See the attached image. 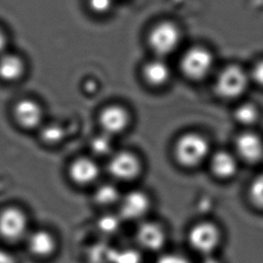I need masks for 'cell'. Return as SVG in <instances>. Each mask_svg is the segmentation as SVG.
Listing matches in <instances>:
<instances>
[{
  "instance_id": "6da1fadb",
  "label": "cell",
  "mask_w": 263,
  "mask_h": 263,
  "mask_svg": "<svg viewBox=\"0 0 263 263\" xmlns=\"http://www.w3.org/2000/svg\"><path fill=\"white\" fill-rule=\"evenodd\" d=\"M189 247L199 257L217 254L224 242V234L215 222L203 220L197 222L187 232Z\"/></svg>"
},
{
  "instance_id": "7a4b0ae2",
  "label": "cell",
  "mask_w": 263,
  "mask_h": 263,
  "mask_svg": "<svg viewBox=\"0 0 263 263\" xmlns=\"http://www.w3.org/2000/svg\"><path fill=\"white\" fill-rule=\"evenodd\" d=\"M182 32L180 25L170 19L156 22L147 32V43L158 56H166L177 49L181 43Z\"/></svg>"
},
{
  "instance_id": "3957f363",
  "label": "cell",
  "mask_w": 263,
  "mask_h": 263,
  "mask_svg": "<svg viewBox=\"0 0 263 263\" xmlns=\"http://www.w3.org/2000/svg\"><path fill=\"white\" fill-rule=\"evenodd\" d=\"M134 232L135 246L142 253L160 254L167 246L168 232L157 221L143 220L138 223Z\"/></svg>"
},
{
  "instance_id": "277c9868",
  "label": "cell",
  "mask_w": 263,
  "mask_h": 263,
  "mask_svg": "<svg viewBox=\"0 0 263 263\" xmlns=\"http://www.w3.org/2000/svg\"><path fill=\"white\" fill-rule=\"evenodd\" d=\"M210 144L203 136L188 133L181 136L175 145L178 162L185 167H196L206 160Z\"/></svg>"
},
{
  "instance_id": "5b68a950",
  "label": "cell",
  "mask_w": 263,
  "mask_h": 263,
  "mask_svg": "<svg viewBox=\"0 0 263 263\" xmlns=\"http://www.w3.org/2000/svg\"><path fill=\"white\" fill-rule=\"evenodd\" d=\"M250 82L249 73L237 65H230L217 77L215 89L224 99H236L246 92Z\"/></svg>"
},
{
  "instance_id": "8992f818",
  "label": "cell",
  "mask_w": 263,
  "mask_h": 263,
  "mask_svg": "<svg viewBox=\"0 0 263 263\" xmlns=\"http://www.w3.org/2000/svg\"><path fill=\"white\" fill-rule=\"evenodd\" d=\"M213 66V54L205 47H192L185 51L181 58V71L192 80H200L206 78Z\"/></svg>"
},
{
  "instance_id": "52a82bcc",
  "label": "cell",
  "mask_w": 263,
  "mask_h": 263,
  "mask_svg": "<svg viewBox=\"0 0 263 263\" xmlns=\"http://www.w3.org/2000/svg\"><path fill=\"white\" fill-rule=\"evenodd\" d=\"M151 202L148 196L140 191L128 192L120 201L119 216L127 222L139 223L146 220L149 212Z\"/></svg>"
},
{
  "instance_id": "ba28073f",
  "label": "cell",
  "mask_w": 263,
  "mask_h": 263,
  "mask_svg": "<svg viewBox=\"0 0 263 263\" xmlns=\"http://www.w3.org/2000/svg\"><path fill=\"white\" fill-rule=\"evenodd\" d=\"M28 221L25 214L15 208H9L0 215V235L9 241L22 238L27 231Z\"/></svg>"
},
{
  "instance_id": "9c48e42d",
  "label": "cell",
  "mask_w": 263,
  "mask_h": 263,
  "mask_svg": "<svg viewBox=\"0 0 263 263\" xmlns=\"http://www.w3.org/2000/svg\"><path fill=\"white\" fill-rule=\"evenodd\" d=\"M108 169L110 175L120 181H132L140 173L141 164L139 158L129 152H119L110 158Z\"/></svg>"
},
{
  "instance_id": "30bf717a",
  "label": "cell",
  "mask_w": 263,
  "mask_h": 263,
  "mask_svg": "<svg viewBox=\"0 0 263 263\" xmlns=\"http://www.w3.org/2000/svg\"><path fill=\"white\" fill-rule=\"evenodd\" d=\"M235 148L239 157L247 163H258L263 158V140L254 132H246L239 135Z\"/></svg>"
},
{
  "instance_id": "8fae6325",
  "label": "cell",
  "mask_w": 263,
  "mask_h": 263,
  "mask_svg": "<svg viewBox=\"0 0 263 263\" xmlns=\"http://www.w3.org/2000/svg\"><path fill=\"white\" fill-rule=\"evenodd\" d=\"M129 115L123 107L111 105L101 112L100 124L104 133L115 135L123 132L128 127Z\"/></svg>"
},
{
  "instance_id": "7c38bea8",
  "label": "cell",
  "mask_w": 263,
  "mask_h": 263,
  "mask_svg": "<svg viewBox=\"0 0 263 263\" xmlns=\"http://www.w3.org/2000/svg\"><path fill=\"white\" fill-rule=\"evenodd\" d=\"M58 240L51 232L48 230H37L30 235L28 248L34 256L49 258L57 252Z\"/></svg>"
},
{
  "instance_id": "4fadbf2b",
  "label": "cell",
  "mask_w": 263,
  "mask_h": 263,
  "mask_svg": "<svg viewBox=\"0 0 263 263\" xmlns=\"http://www.w3.org/2000/svg\"><path fill=\"white\" fill-rule=\"evenodd\" d=\"M100 175L98 164L88 157H81L74 161L69 168V175L76 183L89 184L96 181Z\"/></svg>"
},
{
  "instance_id": "5bb4252c",
  "label": "cell",
  "mask_w": 263,
  "mask_h": 263,
  "mask_svg": "<svg viewBox=\"0 0 263 263\" xmlns=\"http://www.w3.org/2000/svg\"><path fill=\"white\" fill-rule=\"evenodd\" d=\"M15 117L25 128H35L43 119V110L38 103L32 100H22L15 107Z\"/></svg>"
},
{
  "instance_id": "9a60e30c",
  "label": "cell",
  "mask_w": 263,
  "mask_h": 263,
  "mask_svg": "<svg viewBox=\"0 0 263 263\" xmlns=\"http://www.w3.org/2000/svg\"><path fill=\"white\" fill-rule=\"evenodd\" d=\"M211 170L220 179L234 177L238 170L237 159L227 151H218L211 158Z\"/></svg>"
},
{
  "instance_id": "2e32d148",
  "label": "cell",
  "mask_w": 263,
  "mask_h": 263,
  "mask_svg": "<svg viewBox=\"0 0 263 263\" xmlns=\"http://www.w3.org/2000/svg\"><path fill=\"white\" fill-rule=\"evenodd\" d=\"M143 75L150 85L160 86L167 82L171 77L170 68L162 60H154L145 66Z\"/></svg>"
},
{
  "instance_id": "e0dca14e",
  "label": "cell",
  "mask_w": 263,
  "mask_h": 263,
  "mask_svg": "<svg viewBox=\"0 0 263 263\" xmlns=\"http://www.w3.org/2000/svg\"><path fill=\"white\" fill-rule=\"evenodd\" d=\"M24 63L14 54H5L0 58V78L7 81L19 79L24 72Z\"/></svg>"
},
{
  "instance_id": "ac0fdd59",
  "label": "cell",
  "mask_w": 263,
  "mask_h": 263,
  "mask_svg": "<svg viewBox=\"0 0 263 263\" xmlns=\"http://www.w3.org/2000/svg\"><path fill=\"white\" fill-rule=\"evenodd\" d=\"M121 193L118 188L110 183L101 185L95 193V200L100 206H112L121 201Z\"/></svg>"
},
{
  "instance_id": "d6986e66",
  "label": "cell",
  "mask_w": 263,
  "mask_h": 263,
  "mask_svg": "<svg viewBox=\"0 0 263 263\" xmlns=\"http://www.w3.org/2000/svg\"><path fill=\"white\" fill-rule=\"evenodd\" d=\"M235 118L239 124L251 127L256 124L260 118L259 109L252 103H242L235 111Z\"/></svg>"
},
{
  "instance_id": "ffe728a7",
  "label": "cell",
  "mask_w": 263,
  "mask_h": 263,
  "mask_svg": "<svg viewBox=\"0 0 263 263\" xmlns=\"http://www.w3.org/2000/svg\"><path fill=\"white\" fill-rule=\"evenodd\" d=\"M118 0H85V6L90 14L97 17H105L114 13Z\"/></svg>"
},
{
  "instance_id": "44dd1931",
  "label": "cell",
  "mask_w": 263,
  "mask_h": 263,
  "mask_svg": "<svg viewBox=\"0 0 263 263\" xmlns=\"http://www.w3.org/2000/svg\"><path fill=\"white\" fill-rule=\"evenodd\" d=\"M122 222L123 220L119 215L105 214L97 221V228L103 235L111 236L121 230Z\"/></svg>"
},
{
  "instance_id": "7402d4cb",
  "label": "cell",
  "mask_w": 263,
  "mask_h": 263,
  "mask_svg": "<svg viewBox=\"0 0 263 263\" xmlns=\"http://www.w3.org/2000/svg\"><path fill=\"white\" fill-rule=\"evenodd\" d=\"M112 263H142V252L133 248L115 249Z\"/></svg>"
},
{
  "instance_id": "603a6c76",
  "label": "cell",
  "mask_w": 263,
  "mask_h": 263,
  "mask_svg": "<svg viewBox=\"0 0 263 263\" xmlns=\"http://www.w3.org/2000/svg\"><path fill=\"white\" fill-rule=\"evenodd\" d=\"M249 199L253 206L263 211V174L256 176L251 182Z\"/></svg>"
},
{
  "instance_id": "cb8c5ba5",
  "label": "cell",
  "mask_w": 263,
  "mask_h": 263,
  "mask_svg": "<svg viewBox=\"0 0 263 263\" xmlns=\"http://www.w3.org/2000/svg\"><path fill=\"white\" fill-rule=\"evenodd\" d=\"M112 142L110 136L103 132L101 135L96 136L91 141V148L97 155H105L111 150Z\"/></svg>"
},
{
  "instance_id": "d4e9b609",
  "label": "cell",
  "mask_w": 263,
  "mask_h": 263,
  "mask_svg": "<svg viewBox=\"0 0 263 263\" xmlns=\"http://www.w3.org/2000/svg\"><path fill=\"white\" fill-rule=\"evenodd\" d=\"M43 139L48 143H58L64 138V130L61 126L49 125L42 132Z\"/></svg>"
},
{
  "instance_id": "484cf974",
  "label": "cell",
  "mask_w": 263,
  "mask_h": 263,
  "mask_svg": "<svg viewBox=\"0 0 263 263\" xmlns=\"http://www.w3.org/2000/svg\"><path fill=\"white\" fill-rule=\"evenodd\" d=\"M154 263H193L188 257L181 253L163 252L158 254Z\"/></svg>"
},
{
  "instance_id": "4316f807",
  "label": "cell",
  "mask_w": 263,
  "mask_h": 263,
  "mask_svg": "<svg viewBox=\"0 0 263 263\" xmlns=\"http://www.w3.org/2000/svg\"><path fill=\"white\" fill-rule=\"evenodd\" d=\"M249 75L251 81L255 83L257 86L263 87V60L256 62Z\"/></svg>"
},
{
  "instance_id": "83f0119b",
  "label": "cell",
  "mask_w": 263,
  "mask_h": 263,
  "mask_svg": "<svg viewBox=\"0 0 263 263\" xmlns=\"http://www.w3.org/2000/svg\"><path fill=\"white\" fill-rule=\"evenodd\" d=\"M196 263H224V260L220 257L217 256V254L208 255V256L199 257V260Z\"/></svg>"
},
{
  "instance_id": "f1b7e54d",
  "label": "cell",
  "mask_w": 263,
  "mask_h": 263,
  "mask_svg": "<svg viewBox=\"0 0 263 263\" xmlns=\"http://www.w3.org/2000/svg\"><path fill=\"white\" fill-rule=\"evenodd\" d=\"M0 263H15V260L10 253L0 250Z\"/></svg>"
},
{
  "instance_id": "f546056e",
  "label": "cell",
  "mask_w": 263,
  "mask_h": 263,
  "mask_svg": "<svg viewBox=\"0 0 263 263\" xmlns=\"http://www.w3.org/2000/svg\"><path fill=\"white\" fill-rule=\"evenodd\" d=\"M6 45H7V35L0 27V52L5 49Z\"/></svg>"
}]
</instances>
